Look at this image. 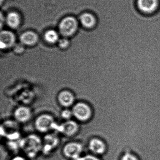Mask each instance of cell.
<instances>
[{"label":"cell","instance_id":"cell-1","mask_svg":"<svg viewBox=\"0 0 160 160\" xmlns=\"http://www.w3.org/2000/svg\"><path fill=\"white\" fill-rule=\"evenodd\" d=\"M20 146L30 156H34L41 149L42 143L38 137L30 135L20 142Z\"/></svg>","mask_w":160,"mask_h":160},{"label":"cell","instance_id":"cell-2","mask_svg":"<svg viewBox=\"0 0 160 160\" xmlns=\"http://www.w3.org/2000/svg\"><path fill=\"white\" fill-rule=\"evenodd\" d=\"M136 5L143 15H150L156 12L160 6V0H136Z\"/></svg>","mask_w":160,"mask_h":160},{"label":"cell","instance_id":"cell-3","mask_svg":"<svg viewBox=\"0 0 160 160\" xmlns=\"http://www.w3.org/2000/svg\"><path fill=\"white\" fill-rule=\"evenodd\" d=\"M77 28L78 22L76 19L72 17H68L61 22L59 25L60 32L63 36H71L75 32Z\"/></svg>","mask_w":160,"mask_h":160},{"label":"cell","instance_id":"cell-4","mask_svg":"<svg viewBox=\"0 0 160 160\" xmlns=\"http://www.w3.org/2000/svg\"><path fill=\"white\" fill-rule=\"evenodd\" d=\"M37 130L41 132H46L57 126L54 122V120L51 116L43 115L37 118L35 122Z\"/></svg>","mask_w":160,"mask_h":160},{"label":"cell","instance_id":"cell-5","mask_svg":"<svg viewBox=\"0 0 160 160\" xmlns=\"http://www.w3.org/2000/svg\"><path fill=\"white\" fill-rule=\"evenodd\" d=\"M72 114L79 120H87L90 116L91 110L86 104L78 103L73 108Z\"/></svg>","mask_w":160,"mask_h":160},{"label":"cell","instance_id":"cell-6","mask_svg":"<svg viewBox=\"0 0 160 160\" xmlns=\"http://www.w3.org/2000/svg\"><path fill=\"white\" fill-rule=\"evenodd\" d=\"M82 150V146L79 143L72 142L68 143L64 147L63 152L67 157L75 159L79 158Z\"/></svg>","mask_w":160,"mask_h":160},{"label":"cell","instance_id":"cell-7","mask_svg":"<svg viewBox=\"0 0 160 160\" xmlns=\"http://www.w3.org/2000/svg\"><path fill=\"white\" fill-rule=\"evenodd\" d=\"M15 37L12 32L7 31L2 32L0 35V47L1 49L9 48L13 45Z\"/></svg>","mask_w":160,"mask_h":160},{"label":"cell","instance_id":"cell-8","mask_svg":"<svg viewBox=\"0 0 160 160\" xmlns=\"http://www.w3.org/2000/svg\"><path fill=\"white\" fill-rule=\"evenodd\" d=\"M90 149L96 154H102L106 150V146L103 142L98 138H93L89 143Z\"/></svg>","mask_w":160,"mask_h":160},{"label":"cell","instance_id":"cell-9","mask_svg":"<svg viewBox=\"0 0 160 160\" xmlns=\"http://www.w3.org/2000/svg\"><path fill=\"white\" fill-rule=\"evenodd\" d=\"M60 132L67 135H72L75 133L78 129V125L75 122L68 121L63 123L60 127H57Z\"/></svg>","mask_w":160,"mask_h":160},{"label":"cell","instance_id":"cell-10","mask_svg":"<svg viewBox=\"0 0 160 160\" xmlns=\"http://www.w3.org/2000/svg\"><path fill=\"white\" fill-rule=\"evenodd\" d=\"M31 113L29 109L25 107L18 108L15 112L16 118L21 122L28 121L30 118Z\"/></svg>","mask_w":160,"mask_h":160},{"label":"cell","instance_id":"cell-11","mask_svg":"<svg viewBox=\"0 0 160 160\" xmlns=\"http://www.w3.org/2000/svg\"><path fill=\"white\" fill-rule=\"evenodd\" d=\"M58 100L61 104L63 106H70L73 102L74 97L71 92L64 91L59 94Z\"/></svg>","mask_w":160,"mask_h":160},{"label":"cell","instance_id":"cell-12","mask_svg":"<svg viewBox=\"0 0 160 160\" xmlns=\"http://www.w3.org/2000/svg\"><path fill=\"white\" fill-rule=\"evenodd\" d=\"M20 40L24 44L32 45L37 42L38 36L32 32H27L20 36Z\"/></svg>","mask_w":160,"mask_h":160},{"label":"cell","instance_id":"cell-13","mask_svg":"<svg viewBox=\"0 0 160 160\" xmlns=\"http://www.w3.org/2000/svg\"><path fill=\"white\" fill-rule=\"evenodd\" d=\"M80 21L84 27L88 28H92L96 23L94 17L89 13L83 14L80 17Z\"/></svg>","mask_w":160,"mask_h":160},{"label":"cell","instance_id":"cell-14","mask_svg":"<svg viewBox=\"0 0 160 160\" xmlns=\"http://www.w3.org/2000/svg\"><path fill=\"white\" fill-rule=\"evenodd\" d=\"M7 22L9 27L13 28H15L20 24V16L17 13L12 12L8 15Z\"/></svg>","mask_w":160,"mask_h":160},{"label":"cell","instance_id":"cell-15","mask_svg":"<svg viewBox=\"0 0 160 160\" xmlns=\"http://www.w3.org/2000/svg\"><path fill=\"white\" fill-rule=\"evenodd\" d=\"M58 139L54 136H47L45 138L44 150L48 151L57 145Z\"/></svg>","mask_w":160,"mask_h":160},{"label":"cell","instance_id":"cell-16","mask_svg":"<svg viewBox=\"0 0 160 160\" xmlns=\"http://www.w3.org/2000/svg\"><path fill=\"white\" fill-rule=\"evenodd\" d=\"M44 37L46 42L50 44L55 43L59 38L58 33L53 30L48 31L45 34Z\"/></svg>","mask_w":160,"mask_h":160},{"label":"cell","instance_id":"cell-17","mask_svg":"<svg viewBox=\"0 0 160 160\" xmlns=\"http://www.w3.org/2000/svg\"><path fill=\"white\" fill-rule=\"evenodd\" d=\"M121 160H138L137 157L132 153L126 152L122 157Z\"/></svg>","mask_w":160,"mask_h":160},{"label":"cell","instance_id":"cell-18","mask_svg":"<svg viewBox=\"0 0 160 160\" xmlns=\"http://www.w3.org/2000/svg\"><path fill=\"white\" fill-rule=\"evenodd\" d=\"M69 41L65 38L61 39L59 41V45L61 48H66L69 45Z\"/></svg>","mask_w":160,"mask_h":160},{"label":"cell","instance_id":"cell-19","mask_svg":"<svg viewBox=\"0 0 160 160\" xmlns=\"http://www.w3.org/2000/svg\"><path fill=\"white\" fill-rule=\"evenodd\" d=\"M72 112H71L69 110H65L62 111V118L65 119H69L72 116Z\"/></svg>","mask_w":160,"mask_h":160},{"label":"cell","instance_id":"cell-20","mask_svg":"<svg viewBox=\"0 0 160 160\" xmlns=\"http://www.w3.org/2000/svg\"><path fill=\"white\" fill-rule=\"evenodd\" d=\"M75 160H99L98 158L92 155H87L82 158H78Z\"/></svg>","mask_w":160,"mask_h":160},{"label":"cell","instance_id":"cell-21","mask_svg":"<svg viewBox=\"0 0 160 160\" xmlns=\"http://www.w3.org/2000/svg\"><path fill=\"white\" fill-rule=\"evenodd\" d=\"M15 51L16 52H17V53H20V52H22L23 50V47L22 46H21V45H18L15 48Z\"/></svg>","mask_w":160,"mask_h":160},{"label":"cell","instance_id":"cell-22","mask_svg":"<svg viewBox=\"0 0 160 160\" xmlns=\"http://www.w3.org/2000/svg\"><path fill=\"white\" fill-rule=\"evenodd\" d=\"M12 160H25L23 157L21 156H16Z\"/></svg>","mask_w":160,"mask_h":160}]
</instances>
